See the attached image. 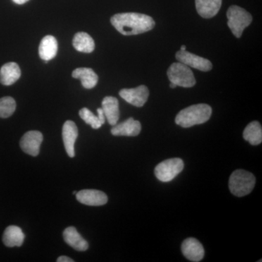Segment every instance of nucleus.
I'll return each instance as SVG.
<instances>
[{"mask_svg": "<svg viewBox=\"0 0 262 262\" xmlns=\"http://www.w3.org/2000/svg\"><path fill=\"white\" fill-rule=\"evenodd\" d=\"M79 115L82 120L85 122L86 124L91 125L94 129H98L102 126V123L100 121L98 116H96L92 112L90 111L88 108H82L80 110Z\"/></svg>", "mask_w": 262, "mask_h": 262, "instance_id": "24", "label": "nucleus"}, {"mask_svg": "<svg viewBox=\"0 0 262 262\" xmlns=\"http://www.w3.org/2000/svg\"><path fill=\"white\" fill-rule=\"evenodd\" d=\"M228 18L229 28L236 37L242 36L244 29L248 27L252 22V15L248 11L237 5H232L227 12Z\"/></svg>", "mask_w": 262, "mask_h": 262, "instance_id": "4", "label": "nucleus"}, {"mask_svg": "<svg viewBox=\"0 0 262 262\" xmlns=\"http://www.w3.org/2000/svg\"><path fill=\"white\" fill-rule=\"evenodd\" d=\"M119 94L126 102L136 107H141L147 101L149 91L146 86L140 85L135 89H122Z\"/></svg>", "mask_w": 262, "mask_h": 262, "instance_id": "8", "label": "nucleus"}, {"mask_svg": "<svg viewBox=\"0 0 262 262\" xmlns=\"http://www.w3.org/2000/svg\"><path fill=\"white\" fill-rule=\"evenodd\" d=\"M222 0H195L196 11L204 18L214 17L220 11Z\"/></svg>", "mask_w": 262, "mask_h": 262, "instance_id": "15", "label": "nucleus"}, {"mask_svg": "<svg viewBox=\"0 0 262 262\" xmlns=\"http://www.w3.org/2000/svg\"><path fill=\"white\" fill-rule=\"evenodd\" d=\"M74 48L82 53H92L95 49L94 39L86 32H78L75 34L72 41Z\"/></svg>", "mask_w": 262, "mask_h": 262, "instance_id": "21", "label": "nucleus"}, {"mask_svg": "<svg viewBox=\"0 0 262 262\" xmlns=\"http://www.w3.org/2000/svg\"><path fill=\"white\" fill-rule=\"evenodd\" d=\"M97 113L98 118H99L100 121H101L102 125H103L105 122V115L104 113H103L102 108H98Z\"/></svg>", "mask_w": 262, "mask_h": 262, "instance_id": "25", "label": "nucleus"}, {"mask_svg": "<svg viewBox=\"0 0 262 262\" xmlns=\"http://www.w3.org/2000/svg\"><path fill=\"white\" fill-rule=\"evenodd\" d=\"M183 255L191 261H201L204 257L205 250L199 241L193 237L186 239L182 244Z\"/></svg>", "mask_w": 262, "mask_h": 262, "instance_id": "12", "label": "nucleus"}, {"mask_svg": "<svg viewBox=\"0 0 262 262\" xmlns=\"http://www.w3.org/2000/svg\"><path fill=\"white\" fill-rule=\"evenodd\" d=\"M177 86L175 84L171 83V82H170V89H175V88H177Z\"/></svg>", "mask_w": 262, "mask_h": 262, "instance_id": "28", "label": "nucleus"}, {"mask_svg": "<svg viewBox=\"0 0 262 262\" xmlns=\"http://www.w3.org/2000/svg\"><path fill=\"white\" fill-rule=\"evenodd\" d=\"M255 183L256 178L252 173L244 170H234L229 177V190L239 198L248 195L252 192Z\"/></svg>", "mask_w": 262, "mask_h": 262, "instance_id": "3", "label": "nucleus"}, {"mask_svg": "<svg viewBox=\"0 0 262 262\" xmlns=\"http://www.w3.org/2000/svg\"><path fill=\"white\" fill-rule=\"evenodd\" d=\"M42 141V133L37 130H31L26 133L21 138L20 146L24 152L31 156L36 157L39 154Z\"/></svg>", "mask_w": 262, "mask_h": 262, "instance_id": "9", "label": "nucleus"}, {"mask_svg": "<svg viewBox=\"0 0 262 262\" xmlns=\"http://www.w3.org/2000/svg\"><path fill=\"white\" fill-rule=\"evenodd\" d=\"M245 140L248 141L251 145L256 146L262 141V127L257 121L248 124L244 131Z\"/></svg>", "mask_w": 262, "mask_h": 262, "instance_id": "22", "label": "nucleus"}, {"mask_svg": "<svg viewBox=\"0 0 262 262\" xmlns=\"http://www.w3.org/2000/svg\"><path fill=\"white\" fill-rule=\"evenodd\" d=\"M62 137H63V144H64L67 154L70 158H74L75 156V141L78 137V129L75 122L72 120H67L63 124Z\"/></svg>", "mask_w": 262, "mask_h": 262, "instance_id": "11", "label": "nucleus"}, {"mask_svg": "<svg viewBox=\"0 0 262 262\" xmlns=\"http://www.w3.org/2000/svg\"><path fill=\"white\" fill-rule=\"evenodd\" d=\"M72 77L80 79L84 89H92L98 83V77L91 68H78L73 71Z\"/></svg>", "mask_w": 262, "mask_h": 262, "instance_id": "20", "label": "nucleus"}, {"mask_svg": "<svg viewBox=\"0 0 262 262\" xmlns=\"http://www.w3.org/2000/svg\"><path fill=\"white\" fill-rule=\"evenodd\" d=\"M76 198L80 203L89 206H103L108 202L107 195L96 189H83L77 192Z\"/></svg>", "mask_w": 262, "mask_h": 262, "instance_id": "10", "label": "nucleus"}, {"mask_svg": "<svg viewBox=\"0 0 262 262\" xmlns=\"http://www.w3.org/2000/svg\"><path fill=\"white\" fill-rule=\"evenodd\" d=\"M73 259L70 257H67V256H60V257L58 258L57 259V262H74Z\"/></svg>", "mask_w": 262, "mask_h": 262, "instance_id": "26", "label": "nucleus"}, {"mask_svg": "<svg viewBox=\"0 0 262 262\" xmlns=\"http://www.w3.org/2000/svg\"><path fill=\"white\" fill-rule=\"evenodd\" d=\"M15 3L18 5H23L24 3H27L29 0H13Z\"/></svg>", "mask_w": 262, "mask_h": 262, "instance_id": "27", "label": "nucleus"}, {"mask_svg": "<svg viewBox=\"0 0 262 262\" xmlns=\"http://www.w3.org/2000/svg\"><path fill=\"white\" fill-rule=\"evenodd\" d=\"M212 108L206 103L192 105L182 110L176 117V123L183 127L201 125L209 120Z\"/></svg>", "mask_w": 262, "mask_h": 262, "instance_id": "2", "label": "nucleus"}, {"mask_svg": "<svg viewBox=\"0 0 262 262\" xmlns=\"http://www.w3.org/2000/svg\"><path fill=\"white\" fill-rule=\"evenodd\" d=\"M63 239L69 246L78 251H85L89 244L74 227H70L63 231Z\"/></svg>", "mask_w": 262, "mask_h": 262, "instance_id": "16", "label": "nucleus"}, {"mask_svg": "<svg viewBox=\"0 0 262 262\" xmlns=\"http://www.w3.org/2000/svg\"><path fill=\"white\" fill-rule=\"evenodd\" d=\"M58 42L56 38L51 35L46 36L39 47V55L45 61H51L58 53Z\"/></svg>", "mask_w": 262, "mask_h": 262, "instance_id": "18", "label": "nucleus"}, {"mask_svg": "<svg viewBox=\"0 0 262 262\" xmlns=\"http://www.w3.org/2000/svg\"><path fill=\"white\" fill-rule=\"evenodd\" d=\"M16 103L14 98L6 96L0 98V117L8 118L15 113Z\"/></svg>", "mask_w": 262, "mask_h": 262, "instance_id": "23", "label": "nucleus"}, {"mask_svg": "<svg viewBox=\"0 0 262 262\" xmlns=\"http://www.w3.org/2000/svg\"><path fill=\"white\" fill-rule=\"evenodd\" d=\"M25 234L23 231L17 226H10L5 229L3 234V241L7 247H20L24 244Z\"/></svg>", "mask_w": 262, "mask_h": 262, "instance_id": "19", "label": "nucleus"}, {"mask_svg": "<svg viewBox=\"0 0 262 262\" xmlns=\"http://www.w3.org/2000/svg\"><path fill=\"white\" fill-rule=\"evenodd\" d=\"M181 51H186V46H182V47H181Z\"/></svg>", "mask_w": 262, "mask_h": 262, "instance_id": "29", "label": "nucleus"}, {"mask_svg": "<svg viewBox=\"0 0 262 262\" xmlns=\"http://www.w3.org/2000/svg\"><path fill=\"white\" fill-rule=\"evenodd\" d=\"M111 23L120 34L136 35L154 28L155 20L149 15L137 13H117L111 18Z\"/></svg>", "mask_w": 262, "mask_h": 262, "instance_id": "1", "label": "nucleus"}, {"mask_svg": "<svg viewBox=\"0 0 262 262\" xmlns=\"http://www.w3.org/2000/svg\"><path fill=\"white\" fill-rule=\"evenodd\" d=\"M169 80L177 86L192 88L196 84L194 74L188 66L178 62L173 63L167 72Z\"/></svg>", "mask_w": 262, "mask_h": 262, "instance_id": "5", "label": "nucleus"}, {"mask_svg": "<svg viewBox=\"0 0 262 262\" xmlns=\"http://www.w3.org/2000/svg\"><path fill=\"white\" fill-rule=\"evenodd\" d=\"M102 110L110 125H115L120 118L119 101L113 96H106L102 101Z\"/></svg>", "mask_w": 262, "mask_h": 262, "instance_id": "14", "label": "nucleus"}, {"mask_svg": "<svg viewBox=\"0 0 262 262\" xmlns=\"http://www.w3.org/2000/svg\"><path fill=\"white\" fill-rule=\"evenodd\" d=\"M176 58L179 62L188 66L189 67L196 69L202 72H209L213 68V65L209 60L203 57L196 56L187 51H179L176 54Z\"/></svg>", "mask_w": 262, "mask_h": 262, "instance_id": "7", "label": "nucleus"}, {"mask_svg": "<svg viewBox=\"0 0 262 262\" xmlns=\"http://www.w3.org/2000/svg\"><path fill=\"white\" fill-rule=\"evenodd\" d=\"M73 194H77V192H76V191H75V192H73Z\"/></svg>", "mask_w": 262, "mask_h": 262, "instance_id": "30", "label": "nucleus"}, {"mask_svg": "<svg viewBox=\"0 0 262 262\" xmlns=\"http://www.w3.org/2000/svg\"><path fill=\"white\" fill-rule=\"evenodd\" d=\"M21 75L20 67L14 62L5 63L0 70V83L11 85L19 80Z\"/></svg>", "mask_w": 262, "mask_h": 262, "instance_id": "17", "label": "nucleus"}, {"mask_svg": "<svg viewBox=\"0 0 262 262\" xmlns=\"http://www.w3.org/2000/svg\"><path fill=\"white\" fill-rule=\"evenodd\" d=\"M184 168V163L180 158L165 160L157 165L155 174L157 179L162 182L173 180Z\"/></svg>", "mask_w": 262, "mask_h": 262, "instance_id": "6", "label": "nucleus"}, {"mask_svg": "<svg viewBox=\"0 0 262 262\" xmlns=\"http://www.w3.org/2000/svg\"><path fill=\"white\" fill-rule=\"evenodd\" d=\"M141 130L140 122L130 117L125 121L114 125L111 133L115 136H136L140 134Z\"/></svg>", "mask_w": 262, "mask_h": 262, "instance_id": "13", "label": "nucleus"}]
</instances>
